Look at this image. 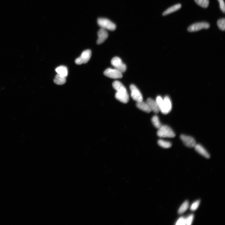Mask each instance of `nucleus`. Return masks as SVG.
<instances>
[{"mask_svg": "<svg viewBox=\"0 0 225 225\" xmlns=\"http://www.w3.org/2000/svg\"><path fill=\"white\" fill-rule=\"evenodd\" d=\"M146 103L149 105L151 111L156 114H158L160 112L159 108L156 101L149 98L147 99Z\"/></svg>", "mask_w": 225, "mask_h": 225, "instance_id": "12", "label": "nucleus"}, {"mask_svg": "<svg viewBox=\"0 0 225 225\" xmlns=\"http://www.w3.org/2000/svg\"><path fill=\"white\" fill-rule=\"evenodd\" d=\"M210 27V25L205 22L197 23L193 24L188 29V32H197L202 29H208Z\"/></svg>", "mask_w": 225, "mask_h": 225, "instance_id": "6", "label": "nucleus"}, {"mask_svg": "<svg viewBox=\"0 0 225 225\" xmlns=\"http://www.w3.org/2000/svg\"><path fill=\"white\" fill-rule=\"evenodd\" d=\"M176 225H186V219L183 217H181L178 219L176 222Z\"/></svg>", "mask_w": 225, "mask_h": 225, "instance_id": "26", "label": "nucleus"}, {"mask_svg": "<svg viewBox=\"0 0 225 225\" xmlns=\"http://www.w3.org/2000/svg\"><path fill=\"white\" fill-rule=\"evenodd\" d=\"M130 88L132 98L137 102L143 101V98L141 93L135 85L131 84Z\"/></svg>", "mask_w": 225, "mask_h": 225, "instance_id": "7", "label": "nucleus"}, {"mask_svg": "<svg viewBox=\"0 0 225 225\" xmlns=\"http://www.w3.org/2000/svg\"><path fill=\"white\" fill-rule=\"evenodd\" d=\"M98 24L102 28L106 30L113 31L115 29L116 26L113 22L108 19L100 18L98 20Z\"/></svg>", "mask_w": 225, "mask_h": 225, "instance_id": "3", "label": "nucleus"}, {"mask_svg": "<svg viewBox=\"0 0 225 225\" xmlns=\"http://www.w3.org/2000/svg\"><path fill=\"white\" fill-rule=\"evenodd\" d=\"M194 218V215L191 214L186 219V225H190L192 224Z\"/></svg>", "mask_w": 225, "mask_h": 225, "instance_id": "25", "label": "nucleus"}, {"mask_svg": "<svg viewBox=\"0 0 225 225\" xmlns=\"http://www.w3.org/2000/svg\"><path fill=\"white\" fill-rule=\"evenodd\" d=\"M189 206V202L188 201L184 202L178 211V213L181 214L187 211Z\"/></svg>", "mask_w": 225, "mask_h": 225, "instance_id": "19", "label": "nucleus"}, {"mask_svg": "<svg viewBox=\"0 0 225 225\" xmlns=\"http://www.w3.org/2000/svg\"><path fill=\"white\" fill-rule=\"evenodd\" d=\"M136 106L139 109L147 113H150L151 111L149 105L143 101L138 102L136 104Z\"/></svg>", "mask_w": 225, "mask_h": 225, "instance_id": "14", "label": "nucleus"}, {"mask_svg": "<svg viewBox=\"0 0 225 225\" xmlns=\"http://www.w3.org/2000/svg\"><path fill=\"white\" fill-rule=\"evenodd\" d=\"M200 203L199 200H197L193 202L190 206L191 210L193 211L196 210L199 207Z\"/></svg>", "mask_w": 225, "mask_h": 225, "instance_id": "24", "label": "nucleus"}, {"mask_svg": "<svg viewBox=\"0 0 225 225\" xmlns=\"http://www.w3.org/2000/svg\"><path fill=\"white\" fill-rule=\"evenodd\" d=\"M98 38L97 43L98 44L103 43L108 37V34L106 30L102 28L98 31Z\"/></svg>", "mask_w": 225, "mask_h": 225, "instance_id": "11", "label": "nucleus"}, {"mask_svg": "<svg viewBox=\"0 0 225 225\" xmlns=\"http://www.w3.org/2000/svg\"><path fill=\"white\" fill-rule=\"evenodd\" d=\"M115 97L119 101L124 103H128L129 101V96L127 90L117 92Z\"/></svg>", "mask_w": 225, "mask_h": 225, "instance_id": "10", "label": "nucleus"}, {"mask_svg": "<svg viewBox=\"0 0 225 225\" xmlns=\"http://www.w3.org/2000/svg\"><path fill=\"white\" fill-rule=\"evenodd\" d=\"M56 71L58 74L66 77L68 75L67 68L64 66H60L57 67Z\"/></svg>", "mask_w": 225, "mask_h": 225, "instance_id": "16", "label": "nucleus"}, {"mask_svg": "<svg viewBox=\"0 0 225 225\" xmlns=\"http://www.w3.org/2000/svg\"><path fill=\"white\" fill-rule=\"evenodd\" d=\"M111 64L114 68L122 73L125 72L126 70V66L123 63L121 59L117 57H114L111 60Z\"/></svg>", "mask_w": 225, "mask_h": 225, "instance_id": "5", "label": "nucleus"}, {"mask_svg": "<svg viewBox=\"0 0 225 225\" xmlns=\"http://www.w3.org/2000/svg\"><path fill=\"white\" fill-rule=\"evenodd\" d=\"M158 143L160 146L164 148H169L172 146V144L170 142L165 141L162 139H159Z\"/></svg>", "mask_w": 225, "mask_h": 225, "instance_id": "20", "label": "nucleus"}, {"mask_svg": "<svg viewBox=\"0 0 225 225\" xmlns=\"http://www.w3.org/2000/svg\"><path fill=\"white\" fill-rule=\"evenodd\" d=\"M154 126L157 129H159L162 126L158 116L155 115L152 119Z\"/></svg>", "mask_w": 225, "mask_h": 225, "instance_id": "21", "label": "nucleus"}, {"mask_svg": "<svg viewBox=\"0 0 225 225\" xmlns=\"http://www.w3.org/2000/svg\"><path fill=\"white\" fill-rule=\"evenodd\" d=\"M156 102L159 106L160 111L163 114H166L171 111L172 104L171 101L168 96L163 99L160 96L157 97Z\"/></svg>", "mask_w": 225, "mask_h": 225, "instance_id": "1", "label": "nucleus"}, {"mask_svg": "<svg viewBox=\"0 0 225 225\" xmlns=\"http://www.w3.org/2000/svg\"><path fill=\"white\" fill-rule=\"evenodd\" d=\"M91 51L89 50L84 51L81 56L76 59L75 63L78 65H81L87 63L91 58Z\"/></svg>", "mask_w": 225, "mask_h": 225, "instance_id": "4", "label": "nucleus"}, {"mask_svg": "<svg viewBox=\"0 0 225 225\" xmlns=\"http://www.w3.org/2000/svg\"><path fill=\"white\" fill-rule=\"evenodd\" d=\"M105 76L114 79L121 78L122 77V73L115 68H108L104 72Z\"/></svg>", "mask_w": 225, "mask_h": 225, "instance_id": "8", "label": "nucleus"}, {"mask_svg": "<svg viewBox=\"0 0 225 225\" xmlns=\"http://www.w3.org/2000/svg\"><path fill=\"white\" fill-rule=\"evenodd\" d=\"M66 77L57 74L54 80V82L56 84L62 85L65 83L66 82Z\"/></svg>", "mask_w": 225, "mask_h": 225, "instance_id": "18", "label": "nucleus"}, {"mask_svg": "<svg viewBox=\"0 0 225 225\" xmlns=\"http://www.w3.org/2000/svg\"><path fill=\"white\" fill-rule=\"evenodd\" d=\"M198 5L204 8H207L209 4V0H194Z\"/></svg>", "mask_w": 225, "mask_h": 225, "instance_id": "22", "label": "nucleus"}, {"mask_svg": "<svg viewBox=\"0 0 225 225\" xmlns=\"http://www.w3.org/2000/svg\"><path fill=\"white\" fill-rule=\"evenodd\" d=\"M217 25L219 28L222 31H224L225 29V19L223 18L219 20L217 23Z\"/></svg>", "mask_w": 225, "mask_h": 225, "instance_id": "23", "label": "nucleus"}, {"mask_svg": "<svg viewBox=\"0 0 225 225\" xmlns=\"http://www.w3.org/2000/svg\"><path fill=\"white\" fill-rule=\"evenodd\" d=\"M180 138L184 145L189 148H194L196 144L195 139L190 136L182 135Z\"/></svg>", "mask_w": 225, "mask_h": 225, "instance_id": "9", "label": "nucleus"}, {"mask_svg": "<svg viewBox=\"0 0 225 225\" xmlns=\"http://www.w3.org/2000/svg\"><path fill=\"white\" fill-rule=\"evenodd\" d=\"M194 148L196 151L202 156L207 159L210 158V155L204 147L200 144H196Z\"/></svg>", "mask_w": 225, "mask_h": 225, "instance_id": "13", "label": "nucleus"}, {"mask_svg": "<svg viewBox=\"0 0 225 225\" xmlns=\"http://www.w3.org/2000/svg\"><path fill=\"white\" fill-rule=\"evenodd\" d=\"M114 88L117 92L126 91L127 90L124 85L120 82L118 81H114L112 84Z\"/></svg>", "mask_w": 225, "mask_h": 225, "instance_id": "17", "label": "nucleus"}, {"mask_svg": "<svg viewBox=\"0 0 225 225\" xmlns=\"http://www.w3.org/2000/svg\"><path fill=\"white\" fill-rule=\"evenodd\" d=\"M182 5L180 4H177L171 7L165 11L163 14V15L166 16L167 15L176 11L181 8Z\"/></svg>", "mask_w": 225, "mask_h": 225, "instance_id": "15", "label": "nucleus"}, {"mask_svg": "<svg viewBox=\"0 0 225 225\" xmlns=\"http://www.w3.org/2000/svg\"><path fill=\"white\" fill-rule=\"evenodd\" d=\"M158 136L162 138H174L175 134L173 130L168 126H162L157 133Z\"/></svg>", "mask_w": 225, "mask_h": 225, "instance_id": "2", "label": "nucleus"}, {"mask_svg": "<svg viewBox=\"0 0 225 225\" xmlns=\"http://www.w3.org/2000/svg\"><path fill=\"white\" fill-rule=\"evenodd\" d=\"M220 4V8L221 11L224 13L225 12V5L223 0H218Z\"/></svg>", "mask_w": 225, "mask_h": 225, "instance_id": "27", "label": "nucleus"}]
</instances>
